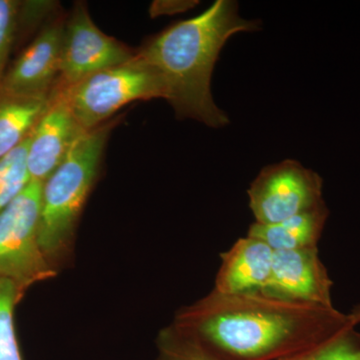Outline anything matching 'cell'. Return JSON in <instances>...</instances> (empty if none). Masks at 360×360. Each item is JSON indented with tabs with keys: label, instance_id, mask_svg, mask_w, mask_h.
<instances>
[{
	"label": "cell",
	"instance_id": "obj_20",
	"mask_svg": "<svg viewBox=\"0 0 360 360\" xmlns=\"http://www.w3.org/2000/svg\"><path fill=\"white\" fill-rule=\"evenodd\" d=\"M348 316H349L352 321L354 322V326H357V324L360 323V303L352 310V312L348 314Z\"/></svg>",
	"mask_w": 360,
	"mask_h": 360
},
{
	"label": "cell",
	"instance_id": "obj_7",
	"mask_svg": "<svg viewBox=\"0 0 360 360\" xmlns=\"http://www.w3.org/2000/svg\"><path fill=\"white\" fill-rule=\"evenodd\" d=\"M135 56L127 45L101 32L86 6L77 4L65 21L60 72L56 89H65L84 78L123 65Z\"/></svg>",
	"mask_w": 360,
	"mask_h": 360
},
{
	"label": "cell",
	"instance_id": "obj_2",
	"mask_svg": "<svg viewBox=\"0 0 360 360\" xmlns=\"http://www.w3.org/2000/svg\"><path fill=\"white\" fill-rule=\"evenodd\" d=\"M258 28L257 21L239 15L236 1L217 0L200 15L151 37L136 56L160 78L165 99L177 117L191 118L217 129L229 120L213 101V68L232 35Z\"/></svg>",
	"mask_w": 360,
	"mask_h": 360
},
{
	"label": "cell",
	"instance_id": "obj_9",
	"mask_svg": "<svg viewBox=\"0 0 360 360\" xmlns=\"http://www.w3.org/2000/svg\"><path fill=\"white\" fill-rule=\"evenodd\" d=\"M85 132L63 97L52 92L51 105L30 135L26 158L30 180L44 184Z\"/></svg>",
	"mask_w": 360,
	"mask_h": 360
},
{
	"label": "cell",
	"instance_id": "obj_1",
	"mask_svg": "<svg viewBox=\"0 0 360 360\" xmlns=\"http://www.w3.org/2000/svg\"><path fill=\"white\" fill-rule=\"evenodd\" d=\"M174 326L224 360L281 359L356 326L335 307L215 290L180 310Z\"/></svg>",
	"mask_w": 360,
	"mask_h": 360
},
{
	"label": "cell",
	"instance_id": "obj_3",
	"mask_svg": "<svg viewBox=\"0 0 360 360\" xmlns=\"http://www.w3.org/2000/svg\"><path fill=\"white\" fill-rule=\"evenodd\" d=\"M115 123L105 122L82 134L63 163L42 184L39 241L51 262L60 257L70 245Z\"/></svg>",
	"mask_w": 360,
	"mask_h": 360
},
{
	"label": "cell",
	"instance_id": "obj_5",
	"mask_svg": "<svg viewBox=\"0 0 360 360\" xmlns=\"http://www.w3.org/2000/svg\"><path fill=\"white\" fill-rule=\"evenodd\" d=\"M42 184L30 180L0 212V276L22 291L56 276L39 241Z\"/></svg>",
	"mask_w": 360,
	"mask_h": 360
},
{
	"label": "cell",
	"instance_id": "obj_14",
	"mask_svg": "<svg viewBox=\"0 0 360 360\" xmlns=\"http://www.w3.org/2000/svg\"><path fill=\"white\" fill-rule=\"evenodd\" d=\"M30 139L28 136L20 146L0 160V212L30 184L26 167Z\"/></svg>",
	"mask_w": 360,
	"mask_h": 360
},
{
	"label": "cell",
	"instance_id": "obj_18",
	"mask_svg": "<svg viewBox=\"0 0 360 360\" xmlns=\"http://www.w3.org/2000/svg\"><path fill=\"white\" fill-rule=\"evenodd\" d=\"M22 4L0 0V84L6 72L7 60L13 49Z\"/></svg>",
	"mask_w": 360,
	"mask_h": 360
},
{
	"label": "cell",
	"instance_id": "obj_6",
	"mask_svg": "<svg viewBox=\"0 0 360 360\" xmlns=\"http://www.w3.org/2000/svg\"><path fill=\"white\" fill-rule=\"evenodd\" d=\"M323 180L302 163L286 160L265 167L248 188L255 222L274 224L323 205Z\"/></svg>",
	"mask_w": 360,
	"mask_h": 360
},
{
	"label": "cell",
	"instance_id": "obj_8",
	"mask_svg": "<svg viewBox=\"0 0 360 360\" xmlns=\"http://www.w3.org/2000/svg\"><path fill=\"white\" fill-rule=\"evenodd\" d=\"M65 20H53L6 70L0 91L20 96H51L60 72Z\"/></svg>",
	"mask_w": 360,
	"mask_h": 360
},
{
	"label": "cell",
	"instance_id": "obj_19",
	"mask_svg": "<svg viewBox=\"0 0 360 360\" xmlns=\"http://www.w3.org/2000/svg\"><path fill=\"white\" fill-rule=\"evenodd\" d=\"M193 1H155L150 7L153 16L181 13L195 6Z\"/></svg>",
	"mask_w": 360,
	"mask_h": 360
},
{
	"label": "cell",
	"instance_id": "obj_15",
	"mask_svg": "<svg viewBox=\"0 0 360 360\" xmlns=\"http://www.w3.org/2000/svg\"><path fill=\"white\" fill-rule=\"evenodd\" d=\"M23 291L0 276V360H22L14 328V309Z\"/></svg>",
	"mask_w": 360,
	"mask_h": 360
},
{
	"label": "cell",
	"instance_id": "obj_13",
	"mask_svg": "<svg viewBox=\"0 0 360 360\" xmlns=\"http://www.w3.org/2000/svg\"><path fill=\"white\" fill-rule=\"evenodd\" d=\"M51 96H20L0 91V160L30 136Z\"/></svg>",
	"mask_w": 360,
	"mask_h": 360
},
{
	"label": "cell",
	"instance_id": "obj_11",
	"mask_svg": "<svg viewBox=\"0 0 360 360\" xmlns=\"http://www.w3.org/2000/svg\"><path fill=\"white\" fill-rule=\"evenodd\" d=\"M274 251L260 239L239 238L220 255L221 264L213 290L221 293L265 291L269 288Z\"/></svg>",
	"mask_w": 360,
	"mask_h": 360
},
{
	"label": "cell",
	"instance_id": "obj_17",
	"mask_svg": "<svg viewBox=\"0 0 360 360\" xmlns=\"http://www.w3.org/2000/svg\"><path fill=\"white\" fill-rule=\"evenodd\" d=\"M158 349V360H224L174 326L161 331Z\"/></svg>",
	"mask_w": 360,
	"mask_h": 360
},
{
	"label": "cell",
	"instance_id": "obj_16",
	"mask_svg": "<svg viewBox=\"0 0 360 360\" xmlns=\"http://www.w3.org/2000/svg\"><path fill=\"white\" fill-rule=\"evenodd\" d=\"M278 360H360V333L349 326L324 342Z\"/></svg>",
	"mask_w": 360,
	"mask_h": 360
},
{
	"label": "cell",
	"instance_id": "obj_10",
	"mask_svg": "<svg viewBox=\"0 0 360 360\" xmlns=\"http://www.w3.org/2000/svg\"><path fill=\"white\" fill-rule=\"evenodd\" d=\"M333 281L322 264L319 248L274 251L270 295L323 307H333Z\"/></svg>",
	"mask_w": 360,
	"mask_h": 360
},
{
	"label": "cell",
	"instance_id": "obj_12",
	"mask_svg": "<svg viewBox=\"0 0 360 360\" xmlns=\"http://www.w3.org/2000/svg\"><path fill=\"white\" fill-rule=\"evenodd\" d=\"M329 217L326 203L274 224L255 222L248 236L260 239L274 251L317 248Z\"/></svg>",
	"mask_w": 360,
	"mask_h": 360
},
{
	"label": "cell",
	"instance_id": "obj_4",
	"mask_svg": "<svg viewBox=\"0 0 360 360\" xmlns=\"http://www.w3.org/2000/svg\"><path fill=\"white\" fill-rule=\"evenodd\" d=\"M70 106L85 131L101 127L127 104L165 99L162 84L139 56L123 65L94 73L70 86L54 90Z\"/></svg>",
	"mask_w": 360,
	"mask_h": 360
}]
</instances>
